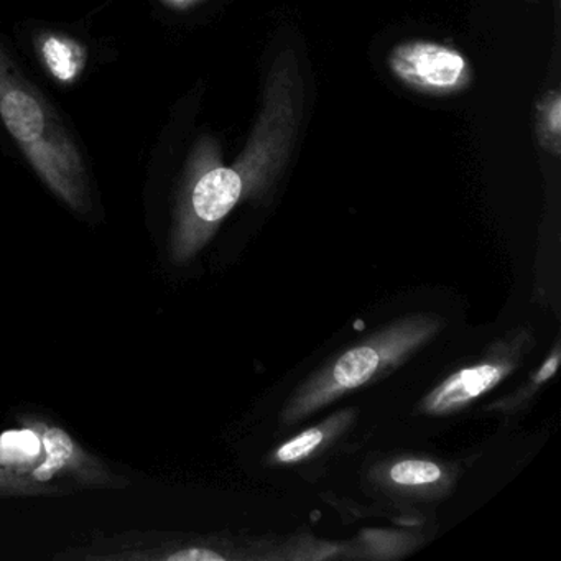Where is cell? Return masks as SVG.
I'll list each match as a JSON object with an SVG mask.
<instances>
[{"label":"cell","mask_w":561,"mask_h":561,"mask_svg":"<svg viewBox=\"0 0 561 561\" xmlns=\"http://www.w3.org/2000/svg\"><path fill=\"white\" fill-rule=\"evenodd\" d=\"M528 340L530 336L522 331L517 336L495 344L494 351H489L481 363L451 374L435 389L430 390L420 402V410L426 415L442 416L451 415L471 405L512 374L520 363L524 344Z\"/></svg>","instance_id":"8992f818"},{"label":"cell","mask_w":561,"mask_h":561,"mask_svg":"<svg viewBox=\"0 0 561 561\" xmlns=\"http://www.w3.org/2000/svg\"><path fill=\"white\" fill-rule=\"evenodd\" d=\"M205 0H162V4L167 8L175 9V11H188V9L196 8Z\"/></svg>","instance_id":"7c38bea8"},{"label":"cell","mask_w":561,"mask_h":561,"mask_svg":"<svg viewBox=\"0 0 561 561\" xmlns=\"http://www.w3.org/2000/svg\"><path fill=\"white\" fill-rule=\"evenodd\" d=\"M445 327L433 314H409L367 336L321 367L288 400L282 412L285 425L307 419L346 393L367 386L405 363Z\"/></svg>","instance_id":"277c9868"},{"label":"cell","mask_w":561,"mask_h":561,"mask_svg":"<svg viewBox=\"0 0 561 561\" xmlns=\"http://www.w3.org/2000/svg\"><path fill=\"white\" fill-rule=\"evenodd\" d=\"M387 68L400 84L423 96H455L474 81L471 64L461 51L432 41L396 45L387 55Z\"/></svg>","instance_id":"5b68a950"},{"label":"cell","mask_w":561,"mask_h":561,"mask_svg":"<svg viewBox=\"0 0 561 561\" xmlns=\"http://www.w3.org/2000/svg\"><path fill=\"white\" fill-rule=\"evenodd\" d=\"M305 87L294 51H282L265 80L261 113L232 165L213 137L196 142L180 186L170 234V259L186 264L211 241L245 199L267 193L284 172L304 119Z\"/></svg>","instance_id":"6da1fadb"},{"label":"cell","mask_w":561,"mask_h":561,"mask_svg":"<svg viewBox=\"0 0 561 561\" xmlns=\"http://www.w3.org/2000/svg\"><path fill=\"white\" fill-rule=\"evenodd\" d=\"M353 422L354 410L334 413L320 425L305 430L285 442L284 445L278 446L274 455L271 456V461L274 465H295V462L307 461L314 453L320 451L324 446L333 443L341 433L346 432Z\"/></svg>","instance_id":"52a82bcc"},{"label":"cell","mask_w":561,"mask_h":561,"mask_svg":"<svg viewBox=\"0 0 561 561\" xmlns=\"http://www.w3.org/2000/svg\"><path fill=\"white\" fill-rule=\"evenodd\" d=\"M558 364H560V347L554 346L553 353L551 356L545 360L543 366L538 369L537 376H534V379L530 380L527 387L524 390L520 389V393H518L517 399L512 400L511 407H518L524 399H530L534 396V392H537L538 387L541 383L548 382L551 377L557 373Z\"/></svg>","instance_id":"8fae6325"},{"label":"cell","mask_w":561,"mask_h":561,"mask_svg":"<svg viewBox=\"0 0 561 561\" xmlns=\"http://www.w3.org/2000/svg\"><path fill=\"white\" fill-rule=\"evenodd\" d=\"M535 134L545 152L553 157L561 152V94L550 90L537 104L535 113Z\"/></svg>","instance_id":"30bf717a"},{"label":"cell","mask_w":561,"mask_h":561,"mask_svg":"<svg viewBox=\"0 0 561 561\" xmlns=\"http://www.w3.org/2000/svg\"><path fill=\"white\" fill-rule=\"evenodd\" d=\"M0 119L42 182L73 211L88 213L87 167L44 94L0 45Z\"/></svg>","instance_id":"7a4b0ae2"},{"label":"cell","mask_w":561,"mask_h":561,"mask_svg":"<svg viewBox=\"0 0 561 561\" xmlns=\"http://www.w3.org/2000/svg\"><path fill=\"white\" fill-rule=\"evenodd\" d=\"M382 481L407 494H433L449 484V471L428 459H399L383 469Z\"/></svg>","instance_id":"ba28073f"},{"label":"cell","mask_w":561,"mask_h":561,"mask_svg":"<svg viewBox=\"0 0 561 561\" xmlns=\"http://www.w3.org/2000/svg\"><path fill=\"white\" fill-rule=\"evenodd\" d=\"M38 55L48 73L58 83L70 84L80 78L87 65V51L73 38L64 35L45 34L37 38Z\"/></svg>","instance_id":"9c48e42d"},{"label":"cell","mask_w":561,"mask_h":561,"mask_svg":"<svg viewBox=\"0 0 561 561\" xmlns=\"http://www.w3.org/2000/svg\"><path fill=\"white\" fill-rule=\"evenodd\" d=\"M22 428L0 433V497L64 495L73 489H121L129 484L70 433L35 416Z\"/></svg>","instance_id":"3957f363"}]
</instances>
